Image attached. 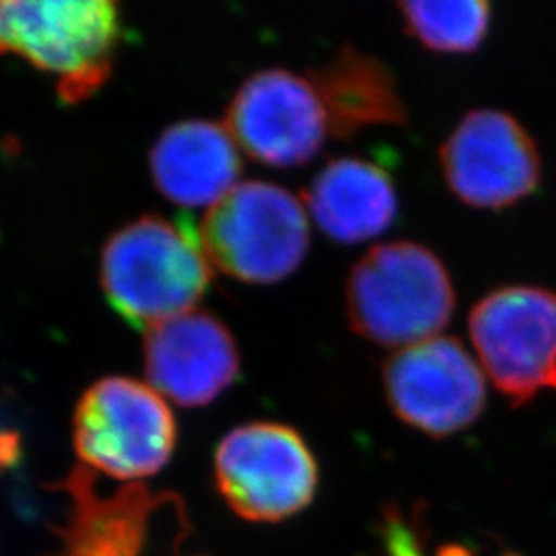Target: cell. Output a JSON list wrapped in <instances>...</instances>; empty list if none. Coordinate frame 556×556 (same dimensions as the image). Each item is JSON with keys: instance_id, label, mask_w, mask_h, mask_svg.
I'll list each match as a JSON object with an SVG mask.
<instances>
[{"instance_id": "cell-1", "label": "cell", "mask_w": 556, "mask_h": 556, "mask_svg": "<svg viewBox=\"0 0 556 556\" xmlns=\"http://www.w3.org/2000/svg\"><path fill=\"white\" fill-rule=\"evenodd\" d=\"M211 282L213 264L190 220L140 217L114 233L101 254L105 298L140 330L194 312Z\"/></svg>"}, {"instance_id": "cell-2", "label": "cell", "mask_w": 556, "mask_h": 556, "mask_svg": "<svg viewBox=\"0 0 556 556\" xmlns=\"http://www.w3.org/2000/svg\"><path fill=\"white\" fill-rule=\"evenodd\" d=\"M454 307L456 291L447 268L415 241L379 243L358 260L346 282L353 330L396 351L441 337Z\"/></svg>"}, {"instance_id": "cell-3", "label": "cell", "mask_w": 556, "mask_h": 556, "mask_svg": "<svg viewBox=\"0 0 556 556\" xmlns=\"http://www.w3.org/2000/svg\"><path fill=\"white\" fill-rule=\"evenodd\" d=\"M119 38L110 0H0V52L52 75L62 100H87L110 79Z\"/></svg>"}, {"instance_id": "cell-4", "label": "cell", "mask_w": 556, "mask_h": 556, "mask_svg": "<svg viewBox=\"0 0 556 556\" xmlns=\"http://www.w3.org/2000/svg\"><path fill=\"white\" fill-rule=\"evenodd\" d=\"M200 241L213 268L252 285L291 277L309 248L305 202L270 181H239L206 208Z\"/></svg>"}, {"instance_id": "cell-5", "label": "cell", "mask_w": 556, "mask_h": 556, "mask_svg": "<svg viewBox=\"0 0 556 556\" xmlns=\"http://www.w3.org/2000/svg\"><path fill=\"white\" fill-rule=\"evenodd\" d=\"M468 330L480 369L514 406L556 392V291L498 287L475 305Z\"/></svg>"}, {"instance_id": "cell-6", "label": "cell", "mask_w": 556, "mask_h": 556, "mask_svg": "<svg viewBox=\"0 0 556 556\" xmlns=\"http://www.w3.org/2000/svg\"><path fill=\"white\" fill-rule=\"evenodd\" d=\"M176 439L169 404L139 379H100L80 397L75 413L80 462L118 480L157 475L174 454Z\"/></svg>"}, {"instance_id": "cell-7", "label": "cell", "mask_w": 556, "mask_h": 556, "mask_svg": "<svg viewBox=\"0 0 556 556\" xmlns=\"http://www.w3.org/2000/svg\"><path fill=\"white\" fill-rule=\"evenodd\" d=\"M215 480L238 516L278 521L312 503L318 466L295 429L280 422H250L220 441L215 452Z\"/></svg>"}, {"instance_id": "cell-8", "label": "cell", "mask_w": 556, "mask_h": 556, "mask_svg": "<svg viewBox=\"0 0 556 556\" xmlns=\"http://www.w3.org/2000/svg\"><path fill=\"white\" fill-rule=\"evenodd\" d=\"M386 396L396 417L433 438L470 427L486 404V376L452 337L400 349L383 367Z\"/></svg>"}, {"instance_id": "cell-9", "label": "cell", "mask_w": 556, "mask_h": 556, "mask_svg": "<svg viewBox=\"0 0 556 556\" xmlns=\"http://www.w3.org/2000/svg\"><path fill=\"white\" fill-rule=\"evenodd\" d=\"M441 172L456 199L501 211L536 192L542 160L526 126L503 110L466 114L439 153Z\"/></svg>"}, {"instance_id": "cell-10", "label": "cell", "mask_w": 556, "mask_h": 556, "mask_svg": "<svg viewBox=\"0 0 556 556\" xmlns=\"http://www.w3.org/2000/svg\"><path fill=\"white\" fill-rule=\"evenodd\" d=\"M239 151L270 167H298L318 155L330 137L314 83L285 68H266L238 89L227 108Z\"/></svg>"}, {"instance_id": "cell-11", "label": "cell", "mask_w": 556, "mask_h": 556, "mask_svg": "<svg viewBox=\"0 0 556 556\" xmlns=\"http://www.w3.org/2000/svg\"><path fill=\"white\" fill-rule=\"evenodd\" d=\"M144 369L161 396L190 408L220 396L238 379L241 358L229 328L194 309L147 330Z\"/></svg>"}, {"instance_id": "cell-12", "label": "cell", "mask_w": 556, "mask_h": 556, "mask_svg": "<svg viewBox=\"0 0 556 556\" xmlns=\"http://www.w3.org/2000/svg\"><path fill=\"white\" fill-rule=\"evenodd\" d=\"M161 194L186 208H211L238 186L241 155L225 124L184 119L169 126L151 151Z\"/></svg>"}, {"instance_id": "cell-13", "label": "cell", "mask_w": 556, "mask_h": 556, "mask_svg": "<svg viewBox=\"0 0 556 556\" xmlns=\"http://www.w3.org/2000/svg\"><path fill=\"white\" fill-rule=\"evenodd\" d=\"M59 489L71 498V514L59 528V551L48 556H142L149 519L163 497L137 482L103 497L93 472L80 466Z\"/></svg>"}, {"instance_id": "cell-14", "label": "cell", "mask_w": 556, "mask_h": 556, "mask_svg": "<svg viewBox=\"0 0 556 556\" xmlns=\"http://www.w3.org/2000/svg\"><path fill=\"white\" fill-rule=\"evenodd\" d=\"M305 208L328 238L363 243L378 238L396 219L397 194L392 176L358 157L330 161L305 192Z\"/></svg>"}, {"instance_id": "cell-15", "label": "cell", "mask_w": 556, "mask_h": 556, "mask_svg": "<svg viewBox=\"0 0 556 556\" xmlns=\"http://www.w3.org/2000/svg\"><path fill=\"white\" fill-rule=\"evenodd\" d=\"M324 105L330 137L349 139L369 126L404 124L406 108L390 68L353 48L309 73Z\"/></svg>"}, {"instance_id": "cell-16", "label": "cell", "mask_w": 556, "mask_h": 556, "mask_svg": "<svg viewBox=\"0 0 556 556\" xmlns=\"http://www.w3.org/2000/svg\"><path fill=\"white\" fill-rule=\"evenodd\" d=\"M406 31L425 48L459 54L472 52L491 29V4L484 0L400 2Z\"/></svg>"}]
</instances>
